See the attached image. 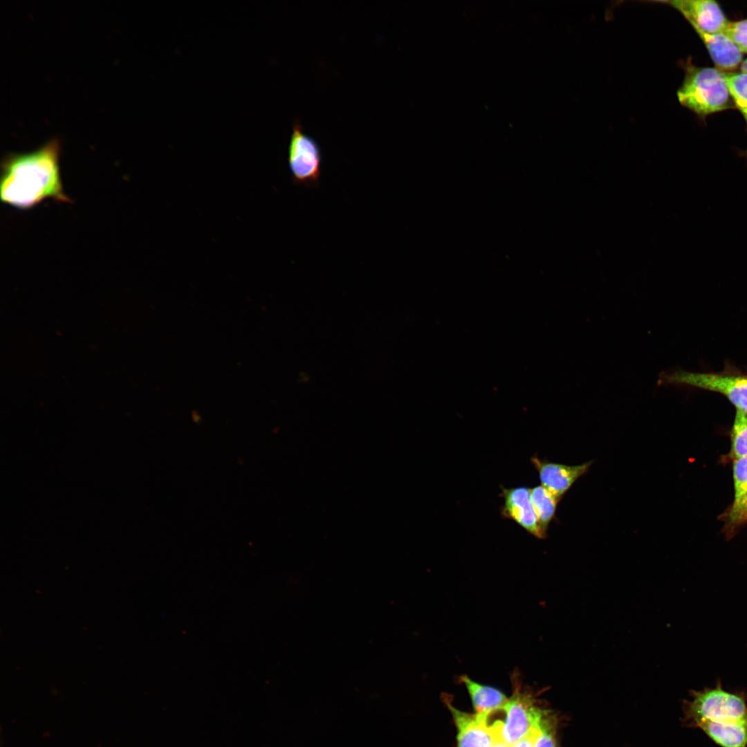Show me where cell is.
<instances>
[{"label": "cell", "instance_id": "6", "mask_svg": "<svg viewBox=\"0 0 747 747\" xmlns=\"http://www.w3.org/2000/svg\"><path fill=\"white\" fill-rule=\"evenodd\" d=\"M505 714L502 736L505 744L511 747L541 721L542 711L533 705L531 698L515 691L502 706Z\"/></svg>", "mask_w": 747, "mask_h": 747}, {"label": "cell", "instance_id": "22", "mask_svg": "<svg viewBox=\"0 0 747 747\" xmlns=\"http://www.w3.org/2000/svg\"><path fill=\"white\" fill-rule=\"evenodd\" d=\"M490 735L492 738V744L490 747H508L504 741L501 730H492L490 732Z\"/></svg>", "mask_w": 747, "mask_h": 747}, {"label": "cell", "instance_id": "15", "mask_svg": "<svg viewBox=\"0 0 747 747\" xmlns=\"http://www.w3.org/2000/svg\"><path fill=\"white\" fill-rule=\"evenodd\" d=\"M724 75L733 102L747 121V74L724 73Z\"/></svg>", "mask_w": 747, "mask_h": 747}, {"label": "cell", "instance_id": "7", "mask_svg": "<svg viewBox=\"0 0 747 747\" xmlns=\"http://www.w3.org/2000/svg\"><path fill=\"white\" fill-rule=\"evenodd\" d=\"M504 504L501 515L513 520L526 531L538 539L547 537L542 531L531 500L530 489L525 486L506 488L501 486Z\"/></svg>", "mask_w": 747, "mask_h": 747}, {"label": "cell", "instance_id": "1", "mask_svg": "<svg viewBox=\"0 0 747 747\" xmlns=\"http://www.w3.org/2000/svg\"><path fill=\"white\" fill-rule=\"evenodd\" d=\"M57 139L26 154H9L1 162V199L4 203L26 210L52 199L71 203L63 190Z\"/></svg>", "mask_w": 747, "mask_h": 747}, {"label": "cell", "instance_id": "19", "mask_svg": "<svg viewBox=\"0 0 747 747\" xmlns=\"http://www.w3.org/2000/svg\"><path fill=\"white\" fill-rule=\"evenodd\" d=\"M553 725L547 719L543 717L542 733L535 747H555Z\"/></svg>", "mask_w": 747, "mask_h": 747}, {"label": "cell", "instance_id": "12", "mask_svg": "<svg viewBox=\"0 0 747 747\" xmlns=\"http://www.w3.org/2000/svg\"><path fill=\"white\" fill-rule=\"evenodd\" d=\"M703 40L714 64L725 70L735 69L741 62L742 52L724 33H706L695 29Z\"/></svg>", "mask_w": 747, "mask_h": 747}, {"label": "cell", "instance_id": "3", "mask_svg": "<svg viewBox=\"0 0 747 747\" xmlns=\"http://www.w3.org/2000/svg\"><path fill=\"white\" fill-rule=\"evenodd\" d=\"M687 714L695 723L708 720L718 722L747 721V704L741 694L722 688L720 681L712 688L692 691Z\"/></svg>", "mask_w": 747, "mask_h": 747}, {"label": "cell", "instance_id": "16", "mask_svg": "<svg viewBox=\"0 0 747 747\" xmlns=\"http://www.w3.org/2000/svg\"><path fill=\"white\" fill-rule=\"evenodd\" d=\"M731 456L735 459L747 456V414L737 409L732 430Z\"/></svg>", "mask_w": 747, "mask_h": 747}, {"label": "cell", "instance_id": "2", "mask_svg": "<svg viewBox=\"0 0 747 747\" xmlns=\"http://www.w3.org/2000/svg\"><path fill=\"white\" fill-rule=\"evenodd\" d=\"M677 97L681 104L703 116L733 108L724 73L714 68L687 65Z\"/></svg>", "mask_w": 747, "mask_h": 747}, {"label": "cell", "instance_id": "17", "mask_svg": "<svg viewBox=\"0 0 747 747\" xmlns=\"http://www.w3.org/2000/svg\"><path fill=\"white\" fill-rule=\"evenodd\" d=\"M733 477L736 504L747 494V456L734 460Z\"/></svg>", "mask_w": 747, "mask_h": 747}, {"label": "cell", "instance_id": "14", "mask_svg": "<svg viewBox=\"0 0 747 747\" xmlns=\"http://www.w3.org/2000/svg\"><path fill=\"white\" fill-rule=\"evenodd\" d=\"M530 497L541 528L547 535L548 526L555 517L560 500L542 485L531 488Z\"/></svg>", "mask_w": 747, "mask_h": 747}, {"label": "cell", "instance_id": "11", "mask_svg": "<svg viewBox=\"0 0 747 747\" xmlns=\"http://www.w3.org/2000/svg\"><path fill=\"white\" fill-rule=\"evenodd\" d=\"M721 747H747V721H698L693 723Z\"/></svg>", "mask_w": 747, "mask_h": 747}, {"label": "cell", "instance_id": "8", "mask_svg": "<svg viewBox=\"0 0 747 747\" xmlns=\"http://www.w3.org/2000/svg\"><path fill=\"white\" fill-rule=\"evenodd\" d=\"M531 461L538 472L542 486L560 500L575 481L589 471L593 462L589 461L569 465L541 460L537 455H534Z\"/></svg>", "mask_w": 747, "mask_h": 747}, {"label": "cell", "instance_id": "10", "mask_svg": "<svg viewBox=\"0 0 747 747\" xmlns=\"http://www.w3.org/2000/svg\"><path fill=\"white\" fill-rule=\"evenodd\" d=\"M458 728L459 747H490L492 738L479 713L470 714L449 705Z\"/></svg>", "mask_w": 747, "mask_h": 747}, {"label": "cell", "instance_id": "24", "mask_svg": "<svg viewBox=\"0 0 747 747\" xmlns=\"http://www.w3.org/2000/svg\"><path fill=\"white\" fill-rule=\"evenodd\" d=\"M747 60V59H746Z\"/></svg>", "mask_w": 747, "mask_h": 747}, {"label": "cell", "instance_id": "9", "mask_svg": "<svg viewBox=\"0 0 747 747\" xmlns=\"http://www.w3.org/2000/svg\"><path fill=\"white\" fill-rule=\"evenodd\" d=\"M665 3L679 10L694 30L710 34L725 33L729 23L714 1L674 0Z\"/></svg>", "mask_w": 747, "mask_h": 747}, {"label": "cell", "instance_id": "21", "mask_svg": "<svg viewBox=\"0 0 747 747\" xmlns=\"http://www.w3.org/2000/svg\"><path fill=\"white\" fill-rule=\"evenodd\" d=\"M543 717L541 721L537 723L526 736L511 747H535L542 733Z\"/></svg>", "mask_w": 747, "mask_h": 747}, {"label": "cell", "instance_id": "23", "mask_svg": "<svg viewBox=\"0 0 747 747\" xmlns=\"http://www.w3.org/2000/svg\"><path fill=\"white\" fill-rule=\"evenodd\" d=\"M745 156H746V160H747V150H746V153H745Z\"/></svg>", "mask_w": 747, "mask_h": 747}, {"label": "cell", "instance_id": "4", "mask_svg": "<svg viewBox=\"0 0 747 747\" xmlns=\"http://www.w3.org/2000/svg\"><path fill=\"white\" fill-rule=\"evenodd\" d=\"M658 386L686 385L724 394L737 409L747 414V376L697 373L684 370L663 372Z\"/></svg>", "mask_w": 747, "mask_h": 747}, {"label": "cell", "instance_id": "13", "mask_svg": "<svg viewBox=\"0 0 747 747\" xmlns=\"http://www.w3.org/2000/svg\"><path fill=\"white\" fill-rule=\"evenodd\" d=\"M460 681L470 693L477 713L499 708L508 701L499 690L478 683L465 675L461 676Z\"/></svg>", "mask_w": 747, "mask_h": 747}, {"label": "cell", "instance_id": "20", "mask_svg": "<svg viewBox=\"0 0 747 747\" xmlns=\"http://www.w3.org/2000/svg\"><path fill=\"white\" fill-rule=\"evenodd\" d=\"M731 524H737L747 521V494L736 504H733L729 513Z\"/></svg>", "mask_w": 747, "mask_h": 747}, {"label": "cell", "instance_id": "18", "mask_svg": "<svg viewBox=\"0 0 747 747\" xmlns=\"http://www.w3.org/2000/svg\"><path fill=\"white\" fill-rule=\"evenodd\" d=\"M724 33L741 52L747 53V19L729 22Z\"/></svg>", "mask_w": 747, "mask_h": 747}, {"label": "cell", "instance_id": "5", "mask_svg": "<svg viewBox=\"0 0 747 747\" xmlns=\"http://www.w3.org/2000/svg\"><path fill=\"white\" fill-rule=\"evenodd\" d=\"M288 162L295 185L309 188L320 185L322 151L317 142L305 131L299 120L293 123L288 145Z\"/></svg>", "mask_w": 747, "mask_h": 747}]
</instances>
